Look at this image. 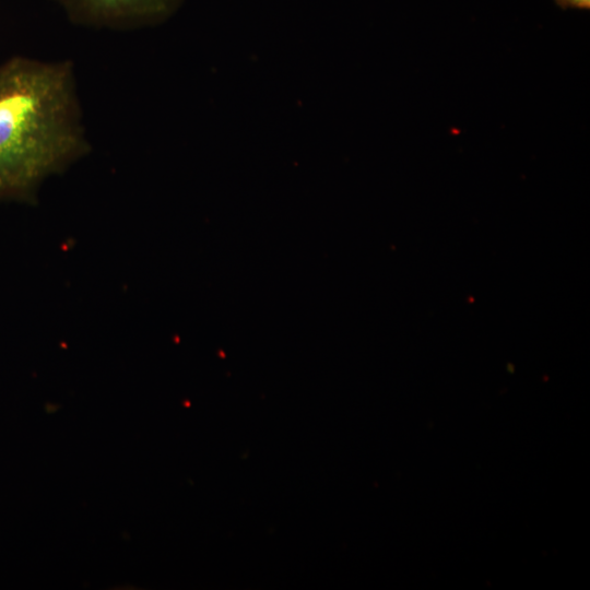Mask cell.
I'll use <instances>...</instances> for the list:
<instances>
[{"label": "cell", "instance_id": "cell-1", "mask_svg": "<svg viewBox=\"0 0 590 590\" xmlns=\"http://www.w3.org/2000/svg\"><path fill=\"white\" fill-rule=\"evenodd\" d=\"M90 150L71 61L0 63V202L33 203Z\"/></svg>", "mask_w": 590, "mask_h": 590}, {"label": "cell", "instance_id": "cell-2", "mask_svg": "<svg viewBox=\"0 0 590 590\" xmlns=\"http://www.w3.org/2000/svg\"><path fill=\"white\" fill-rule=\"evenodd\" d=\"M75 24L111 30L153 26L169 19L184 0H55Z\"/></svg>", "mask_w": 590, "mask_h": 590}, {"label": "cell", "instance_id": "cell-3", "mask_svg": "<svg viewBox=\"0 0 590 590\" xmlns=\"http://www.w3.org/2000/svg\"><path fill=\"white\" fill-rule=\"evenodd\" d=\"M555 3L566 10V9H590V0H554Z\"/></svg>", "mask_w": 590, "mask_h": 590}]
</instances>
